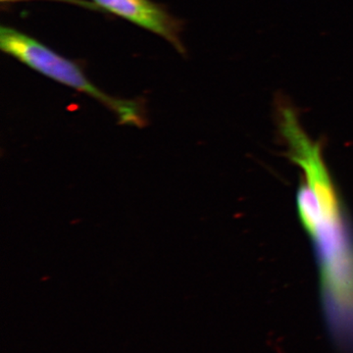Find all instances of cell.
Masks as SVG:
<instances>
[{
	"instance_id": "cell-3",
	"label": "cell",
	"mask_w": 353,
	"mask_h": 353,
	"mask_svg": "<svg viewBox=\"0 0 353 353\" xmlns=\"http://www.w3.org/2000/svg\"><path fill=\"white\" fill-rule=\"evenodd\" d=\"M97 6L134 24L157 32L171 41L179 50L182 44L179 39L176 21L163 9L150 0H94Z\"/></svg>"
},
{
	"instance_id": "cell-2",
	"label": "cell",
	"mask_w": 353,
	"mask_h": 353,
	"mask_svg": "<svg viewBox=\"0 0 353 353\" xmlns=\"http://www.w3.org/2000/svg\"><path fill=\"white\" fill-rule=\"evenodd\" d=\"M0 46L2 50L39 73L99 99L118 116L120 124L145 126V117L139 104L113 99L103 94L85 78L75 63L53 52L36 39L11 28L2 27Z\"/></svg>"
},
{
	"instance_id": "cell-1",
	"label": "cell",
	"mask_w": 353,
	"mask_h": 353,
	"mask_svg": "<svg viewBox=\"0 0 353 353\" xmlns=\"http://www.w3.org/2000/svg\"><path fill=\"white\" fill-rule=\"evenodd\" d=\"M278 127L290 159L303 173L297 212L312 241L320 278L323 314L340 353H353V224L322 154L321 143L288 111Z\"/></svg>"
},
{
	"instance_id": "cell-4",
	"label": "cell",
	"mask_w": 353,
	"mask_h": 353,
	"mask_svg": "<svg viewBox=\"0 0 353 353\" xmlns=\"http://www.w3.org/2000/svg\"><path fill=\"white\" fill-rule=\"evenodd\" d=\"M1 1H19V0H1ZM60 1L73 2V3L82 4V6H85L94 7L92 6V4L85 3V2L81 1V0H60Z\"/></svg>"
}]
</instances>
